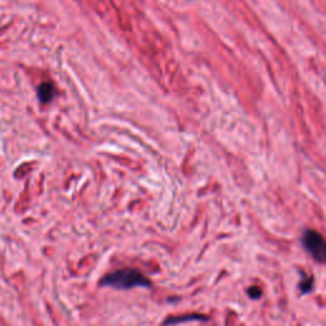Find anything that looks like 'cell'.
I'll return each instance as SVG.
<instances>
[{
    "label": "cell",
    "instance_id": "6da1fadb",
    "mask_svg": "<svg viewBox=\"0 0 326 326\" xmlns=\"http://www.w3.org/2000/svg\"><path fill=\"white\" fill-rule=\"evenodd\" d=\"M101 287H109L117 291H128L132 288H152V281L143 271L135 268H124L107 273L100 282Z\"/></svg>",
    "mask_w": 326,
    "mask_h": 326
},
{
    "label": "cell",
    "instance_id": "7a4b0ae2",
    "mask_svg": "<svg viewBox=\"0 0 326 326\" xmlns=\"http://www.w3.org/2000/svg\"><path fill=\"white\" fill-rule=\"evenodd\" d=\"M301 243L304 251L319 264H325L326 261V242L324 236L315 229L307 228L302 232Z\"/></svg>",
    "mask_w": 326,
    "mask_h": 326
},
{
    "label": "cell",
    "instance_id": "3957f363",
    "mask_svg": "<svg viewBox=\"0 0 326 326\" xmlns=\"http://www.w3.org/2000/svg\"><path fill=\"white\" fill-rule=\"evenodd\" d=\"M209 317L203 313H186L180 316H170L162 323V326H172L177 325L181 323H188V321H208Z\"/></svg>",
    "mask_w": 326,
    "mask_h": 326
},
{
    "label": "cell",
    "instance_id": "277c9868",
    "mask_svg": "<svg viewBox=\"0 0 326 326\" xmlns=\"http://www.w3.org/2000/svg\"><path fill=\"white\" fill-rule=\"evenodd\" d=\"M55 87L51 82H46V83H42L41 86L37 89V96H39V100L41 101L42 104H47L50 101L54 98L55 96Z\"/></svg>",
    "mask_w": 326,
    "mask_h": 326
},
{
    "label": "cell",
    "instance_id": "5b68a950",
    "mask_svg": "<svg viewBox=\"0 0 326 326\" xmlns=\"http://www.w3.org/2000/svg\"><path fill=\"white\" fill-rule=\"evenodd\" d=\"M301 275L302 277H301V281L298 283V289L302 294H308L313 289V277L304 274V273H301Z\"/></svg>",
    "mask_w": 326,
    "mask_h": 326
},
{
    "label": "cell",
    "instance_id": "8992f818",
    "mask_svg": "<svg viewBox=\"0 0 326 326\" xmlns=\"http://www.w3.org/2000/svg\"><path fill=\"white\" fill-rule=\"evenodd\" d=\"M247 293H249V297L251 300H260L262 296V289L259 285H252V287L249 288Z\"/></svg>",
    "mask_w": 326,
    "mask_h": 326
}]
</instances>
